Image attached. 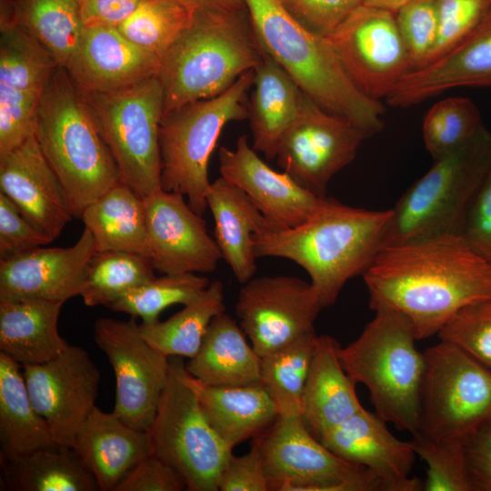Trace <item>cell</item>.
Instances as JSON below:
<instances>
[{"mask_svg": "<svg viewBox=\"0 0 491 491\" xmlns=\"http://www.w3.org/2000/svg\"><path fill=\"white\" fill-rule=\"evenodd\" d=\"M363 278L370 308L405 314L417 340L437 335L464 306L491 297V263L456 233L385 247Z\"/></svg>", "mask_w": 491, "mask_h": 491, "instance_id": "cell-1", "label": "cell"}, {"mask_svg": "<svg viewBox=\"0 0 491 491\" xmlns=\"http://www.w3.org/2000/svg\"><path fill=\"white\" fill-rule=\"evenodd\" d=\"M391 215L346 205L327 197L306 223L292 228H272L253 235L257 257H282L304 268L322 307L333 306L346 283L364 275L382 250L384 231Z\"/></svg>", "mask_w": 491, "mask_h": 491, "instance_id": "cell-2", "label": "cell"}, {"mask_svg": "<svg viewBox=\"0 0 491 491\" xmlns=\"http://www.w3.org/2000/svg\"><path fill=\"white\" fill-rule=\"evenodd\" d=\"M244 2L265 52L310 99L350 121L366 137L383 129V105L356 86L326 37L302 25L281 0Z\"/></svg>", "mask_w": 491, "mask_h": 491, "instance_id": "cell-3", "label": "cell"}, {"mask_svg": "<svg viewBox=\"0 0 491 491\" xmlns=\"http://www.w3.org/2000/svg\"><path fill=\"white\" fill-rule=\"evenodd\" d=\"M244 10L195 13L160 61L163 114L215 96L259 65L266 52Z\"/></svg>", "mask_w": 491, "mask_h": 491, "instance_id": "cell-4", "label": "cell"}, {"mask_svg": "<svg viewBox=\"0 0 491 491\" xmlns=\"http://www.w3.org/2000/svg\"><path fill=\"white\" fill-rule=\"evenodd\" d=\"M35 135L74 217L121 180L86 101L62 66L43 93Z\"/></svg>", "mask_w": 491, "mask_h": 491, "instance_id": "cell-5", "label": "cell"}, {"mask_svg": "<svg viewBox=\"0 0 491 491\" xmlns=\"http://www.w3.org/2000/svg\"><path fill=\"white\" fill-rule=\"evenodd\" d=\"M360 336L338 351L340 363L356 384L369 392L376 414L398 430L418 432L426 370L424 352L416 346L409 318L390 307H378Z\"/></svg>", "mask_w": 491, "mask_h": 491, "instance_id": "cell-6", "label": "cell"}, {"mask_svg": "<svg viewBox=\"0 0 491 491\" xmlns=\"http://www.w3.org/2000/svg\"><path fill=\"white\" fill-rule=\"evenodd\" d=\"M491 166V131L484 125L399 198L386 225L382 249L433 235L459 234L469 205Z\"/></svg>", "mask_w": 491, "mask_h": 491, "instance_id": "cell-7", "label": "cell"}, {"mask_svg": "<svg viewBox=\"0 0 491 491\" xmlns=\"http://www.w3.org/2000/svg\"><path fill=\"white\" fill-rule=\"evenodd\" d=\"M254 76L255 70H250L223 93L185 104L161 118V188L185 196L201 215L207 208L211 154L227 123L248 119L247 95Z\"/></svg>", "mask_w": 491, "mask_h": 491, "instance_id": "cell-8", "label": "cell"}, {"mask_svg": "<svg viewBox=\"0 0 491 491\" xmlns=\"http://www.w3.org/2000/svg\"><path fill=\"white\" fill-rule=\"evenodd\" d=\"M82 95L121 181L141 198L161 189L158 133L164 94L156 75L116 91Z\"/></svg>", "mask_w": 491, "mask_h": 491, "instance_id": "cell-9", "label": "cell"}, {"mask_svg": "<svg viewBox=\"0 0 491 491\" xmlns=\"http://www.w3.org/2000/svg\"><path fill=\"white\" fill-rule=\"evenodd\" d=\"M166 386L148 432L153 454L174 467L189 491H217L232 450L208 423L184 375L183 357L172 356Z\"/></svg>", "mask_w": 491, "mask_h": 491, "instance_id": "cell-10", "label": "cell"}, {"mask_svg": "<svg viewBox=\"0 0 491 491\" xmlns=\"http://www.w3.org/2000/svg\"><path fill=\"white\" fill-rule=\"evenodd\" d=\"M424 356L418 432L466 445L491 424V371L443 341L426 348Z\"/></svg>", "mask_w": 491, "mask_h": 491, "instance_id": "cell-11", "label": "cell"}, {"mask_svg": "<svg viewBox=\"0 0 491 491\" xmlns=\"http://www.w3.org/2000/svg\"><path fill=\"white\" fill-rule=\"evenodd\" d=\"M255 440L262 453L270 490L387 491L371 470L326 448L301 416H278L274 426Z\"/></svg>", "mask_w": 491, "mask_h": 491, "instance_id": "cell-12", "label": "cell"}, {"mask_svg": "<svg viewBox=\"0 0 491 491\" xmlns=\"http://www.w3.org/2000/svg\"><path fill=\"white\" fill-rule=\"evenodd\" d=\"M94 338L115 373L113 413L134 428L148 430L168 380L169 358L146 342L134 317L98 318Z\"/></svg>", "mask_w": 491, "mask_h": 491, "instance_id": "cell-13", "label": "cell"}, {"mask_svg": "<svg viewBox=\"0 0 491 491\" xmlns=\"http://www.w3.org/2000/svg\"><path fill=\"white\" fill-rule=\"evenodd\" d=\"M326 39L366 95L386 97L412 70L392 11L361 5Z\"/></svg>", "mask_w": 491, "mask_h": 491, "instance_id": "cell-14", "label": "cell"}, {"mask_svg": "<svg viewBox=\"0 0 491 491\" xmlns=\"http://www.w3.org/2000/svg\"><path fill=\"white\" fill-rule=\"evenodd\" d=\"M365 138L350 121L326 111L305 94L276 158L299 185L325 196L332 177L355 159Z\"/></svg>", "mask_w": 491, "mask_h": 491, "instance_id": "cell-15", "label": "cell"}, {"mask_svg": "<svg viewBox=\"0 0 491 491\" xmlns=\"http://www.w3.org/2000/svg\"><path fill=\"white\" fill-rule=\"evenodd\" d=\"M321 309L311 283L293 276L252 278L235 303L241 328L261 357L314 332Z\"/></svg>", "mask_w": 491, "mask_h": 491, "instance_id": "cell-16", "label": "cell"}, {"mask_svg": "<svg viewBox=\"0 0 491 491\" xmlns=\"http://www.w3.org/2000/svg\"><path fill=\"white\" fill-rule=\"evenodd\" d=\"M60 65L16 24H1L0 155L35 133L45 88Z\"/></svg>", "mask_w": 491, "mask_h": 491, "instance_id": "cell-17", "label": "cell"}, {"mask_svg": "<svg viewBox=\"0 0 491 491\" xmlns=\"http://www.w3.org/2000/svg\"><path fill=\"white\" fill-rule=\"evenodd\" d=\"M31 401L56 444L71 446L95 407L100 371L85 349L69 345L43 364L23 366Z\"/></svg>", "mask_w": 491, "mask_h": 491, "instance_id": "cell-18", "label": "cell"}, {"mask_svg": "<svg viewBox=\"0 0 491 491\" xmlns=\"http://www.w3.org/2000/svg\"><path fill=\"white\" fill-rule=\"evenodd\" d=\"M184 197L161 188L143 198L149 259L164 275L213 272L221 252Z\"/></svg>", "mask_w": 491, "mask_h": 491, "instance_id": "cell-19", "label": "cell"}, {"mask_svg": "<svg viewBox=\"0 0 491 491\" xmlns=\"http://www.w3.org/2000/svg\"><path fill=\"white\" fill-rule=\"evenodd\" d=\"M221 176L241 188L260 212L279 228L296 227L309 220L327 196L303 187L287 173L277 172L263 161L241 135L234 149H219Z\"/></svg>", "mask_w": 491, "mask_h": 491, "instance_id": "cell-20", "label": "cell"}, {"mask_svg": "<svg viewBox=\"0 0 491 491\" xmlns=\"http://www.w3.org/2000/svg\"><path fill=\"white\" fill-rule=\"evenodd\" d=\"M96 252L86 227L68 247H36L0 261V300L65 302L80 296L87 266Z\"/></svg>", "mask_w": 491, "mask_h": 491, "instance_id": "cell-21", "label": "cell"}, {"mask_svg": "<svg viewBox=\"0 0 491 491\" xmlns=\"http://www.w3.org/2000/svg\"><path fill=\"white\" fill-rule=\"evenodd\" d=\"M0 190L27 221L53 241L74 217L35 135L0 155Z\"/></svg>", "mask_w": 491, "mask_h": 491, "instance_id": "cell-22", "label": "cell"}, {"mask_svg": "<svg viewBox=\"0 0 491 491\" xmlns=\"http://www.w3.org/2000/svg\"><path fill=\"white\" fill-rule=\"evenodd\" d=\"M386 424L363 407L319 440L340 458L371 470L387 491L423 490V483L410 476L416 456L410 441L394 436Z\"/></svg>", "mask_w": 491, "mask_h": 491, "instance_id": "cell-23", "label": "cell"}, {"mask_svg": "<svg viewBox=\"0 0 491 491\" xmlns=\"http://www.w3.org/2000/svg\"><path fill=\"white\" fill-rule=\"evenodd\" d=\"M160 58L132 43L117 27L85 26L65 68L82 95L125 88L157 74Z\"/></svg>", "mask_w": 491, "mask_h": 491, "instance_id": "cell-24", "label": "cell"}, {"mask_svg": "<svg viewBox=\"0 0 491 491\" xmlns=\"http://www.w3.org/2000/svg\"><path fill=\"white\" fill-rule=\"evenodd\" d=\"M460 86L491 87V9L454 48L406 74L386 99L407 107Z\"/></svg>", "mask_w": 491, "mask_h": 491, "instance_id": "cell-25", "label": "cell"}, {"mask_svg": "<svg viewBox=\"0 0 491 491\" xmlns=\"http://www.w3.org/2000/svg\"><path fill=\"white\" fill-rule=\"evenodd\" d=\"M72 448L100 491H115L139 462L153 454L148 430L134 428L96 406L81 426Z\"/></svg>", "mask_w": 491, "mask_h": 491, "instance_id": "cell-26", "label": "cell"}, {"mask_svg": "<svg viewBox=\"0 0 491 491\" xmlns=\"http://www.w3.org/2000/svg\"><path fill=\"white\" fill-rule=\"evenodd\" d=\"M184 377L196 394L208 423L231 450L249 438L263 436L278 417L260 381L241 386H215L195 378L187 370Z\"/></svg>", "mask_w": 491, "mask_h": 491, "instance_id": "cell-27", "label": "cell"}, {"mask_svg": "<svg viewBox=\"0 0 491 491\" xmlns=\"http://www.w3.org/2000/svg\"><path fill=\"white\" fill-rule=\"evenodd\" d=\"M205 201L213 215L215 240L222 258L244 285L256 270L253 235L278 226L264 216L241 188L222 176L210 183Z\"/></svg>", "mask_w": 491, "mask_h": 491, "instance_id": "cell-28", "label": "cell"}, {"mask_svg": "<svg viewBox=\"0 0 491 491\" xmlns=\"http://www.w3.org/2000/svg\"><path fill=\"white\" fill-rule=\"evenodd\" d=\"M339 343L329 335L317 336L306 377L302 419L317 439L363 408L356 384L344 370Z\"/></svg>", "mask_w": 491, "mask_h": 491, "instance_id": "cell-29", "label": "cell"}, {"mask_svg": "<svg viewBox=\"0 0 491 491\" xmlns=\"http://www.w3.org/2000/svg\"><path fill=\"white\" fill-rule=\"evenodd\" d=\"M63 305L43 299L0 300V353L22 366L59 356L69 346L57 328Z\"/></svg>", "mask_w": 491, "mask_h": 491, "instance_id": "cell-30", "label": "cell"}, {"mask_svg": "<svg viewBox=\"0 0 491 491\" xmlns=\"http://www.w3.org/2000/svg\"><path fill=\"white\" fill-rule=\"evenodd\" d=\"M305 93L291 75L266 53L255 70L248 100L253 148L276 157L279 143L298 115Z\"/></svg>", "mask_w": 491, "mask_h": 491, "instance_id": "cell-31", "label": "cell"}, {"mask_svg": "<svg viewBox=\"0 0 491 491\" xmlns=\"http://www.w3.org/2000/svg\"><path fill=\"white\" fill-rule=\"evenodd\" d=\"M187 372L215 386H241L260 381L261 356L236 322L225 312L211 321L197 354L185 364Z\"/></svg>", "mask_w": 491, "mask_h": 491, "instance_id": "cell-32", "label": "cell"}, {"mask_svg": "<svg viewBox=\"0 0 491 491\" xmlns=\"http://www.w3.org/2000/svg\"><path fill=\"white\" fill-rule=\"evenodd\" d=\"M81 219L96 252L124 251L149 258L143 198L119 181L85 209Z\"/></svg>", "mask_w": 491, "mask_h": 491, "instance_id": "cell-33", "label": "cell"}, {"mask_svg": "<svg viewBox=\"0 0 491 491\" xmlns=\"http://www.w3.org/2000/svg\"><path fill=\"white\" fill-rule=\"evenodd\" d=\"M1 459H13L56 445L35 408L20 365L0 353Z\"/></svg>", "mask_w": 491, "mask_h": 491, "instance_id": "cell-34", "label": "cell"}, {"mask_svg": "<svg viewBox=\"0 0 491 491\" xmlns=\"http://www.w3.org/2000/svg\"><path fill=\"white\" fill-rule=\"evenodd\" d=\"M1 24H16L64 68L73 58L85 28L77 0H5Z\"/></svg>", "mask_w": 491, "mask_h": 491, "instance_id": "cell-35", "label": "cell"}, {"mask_svg": "<svg viewBox=\"0 0 491 491\" xmlns=\"http://www.w3.org/2000/svg\"><path fill=\"white\" fill-rule=\"evenodd\" d=\"M4 486L12 491H97L100 487L71 446L54 445L1 459Z\"/></svg>", "mask_w": 491, "mask_h": 491, "instance_id": "cell-36", "label": "cell"}, {"mask_svg": "<svg viewBox=\"0 0 491 491\" xmlns=\"http://www.w3.org/2000/svg\"><path fill=\"white\" fill-rule=\"evenodd\" d=\"M225 311L224 285L215 280L167 320L142 323L140 331L162 355L190 359L197 354L213 318Z\"/></svg>", "mask_w": 491, "mask_h": 491, "instance_id": "cell-37", "label": "cell"}, {"mask_svg": "<svg viewBox=\"0 0 491 491\" xmlns=\"http://www.w3.org/2000/svg\"><path fill=\"white\" fill-rule=\"evenodd\" d=\"M317 335L308 333L261 357L260 382L278 416L302 417L303 394Z\"/></svg>", "mask_w": 491, "mask_h": 491, "instance_id": "cell-38", "label": "cell"}, {"mask_svg": "<svg viewBox=\"0 0 491 491\" xmlns=\"http://www.w3.org/2000/svg\"><path fill=\"white\" fill-rule=\"evenodd\" d=\"M149 258L124 251L95 252L91 257L80 296L87 306L113 303L125 293L154 279Z\"/></svg>", "mask_w": 491, "mask_h": 491, "instance_id": "cell-39", "label": "cell"}, {"mask_svg": "<svg viewBox=\"0 0 491 491\" xmlns=\"http://www.w3.org/2000/svg\"><path fill=\"white\" fill-rule=\"evenodd\" d=\"M194 15L175 0H143L117 29L132 43L161 59L188 27Z\"/></svg>", "mask_w": 491, "mask_h": 491, "instance_id": "cell-40", "label": "cell"}, {"mask_svg": "<svg viewBox=\"0 0 491 491\" xmlns=\"http://www.w3.org/2000/svg\"><path fill=\"white\" fill-rule=\"evenodd\" d=\"M210 283L195 273L164 275L125 293L110 308L153 323L166 307L195 299Z\"/></svg>", "mask_w": 491, "mask_h": 491, "instance_id": "cell-41", "label": "cell"}, {"mask_svg": "<svg viewBox=\"0 0 491 491\" xmlns=\"http://www.w3.org/2000/svg\"><path fill=\"white\" fill-rule=\"evenodd\" d=\"M483 125L472 100L449 97L435 104L426 113L422 127L424 143L434 160L464 145Z\"/></svg>", "mask_w": 491, "mask_h": 491, "instance_id": "cell-42", "label": "cell"}, {"mask_svg": "<svg viewBox=\"0 0 491 491\" xmlns=\"http://www.w3.org/2000/svg\"><path fill=\"white\" fill-rule=\"evenodd\" d=\"M410 443L416 456L427 466L423 490L474 491L468 471L466 445L433 439L420 432L412 435Z\"/></svg>", "mask_w": 491, "mask_h": 491, "instance_id": "cell-43", "label": "cell"}, {"mask_svg": "<svg viewBox=\"0 0 491 491\" xmlns=\"http://www.w3.org/2000/svg\"><path fill=\"white\" fill-rule=\"evenodd\" d=\"M437 336L491 371V297L458 310Z\"/></svg>", "mask_w": 491, "mask_h": 491, "instance_id": "cell-44", "label": "cell"}, {"mask_svg": "<svg viewBox=\"0 0 491 491\" xmlns=\"http://www.w3.org/2000/svg\"><path fill=\"white\" fill-rule=\"evenodd\" d=\"M396 12L397 27L412 70L423 67L428 63L437 38V0H413Z\"/></svg>", "mask_w": 491, "mask_h": 491, "instance_id": "cell-45", "label": "cell"}, {"mask_svg": "<svg viewBox=\"0 0 491 491\" xmlns=\"http://www.w3.org/2000/svg\"><path fill=\"white\" fill-rule=\"evenodd\" d=\"M490 9L491 0H437V38L427 64L464 40Z\"/></svg>", "mask_w": 491, "mask_h": 491, "instance_id": "cell-46", "label": "cell"}, {"mask_svg": "<svg viewBox=\"0 0 491 491\" xmlns=\"http://www.w3.org/2000/svg\"><path fill=\"white\" fill-rule=\"evenodd\" d=\"M53 240L34 226L15 205L0 193V258L6 259L46 246Z\"/></svg>", "mask_w": 491, "mask_h": 491, "instance_id": "cell-47", "label": "cell"}, {"mask_svg": "<svg viewBox=\"0 0 491 491\" xmlns=\"http://www.w3.org/2000/svg\"><path fill=\"white\" fill-rule=\"evenodd\" d=\"M306 29L326 37L342 24L363 0H281Z\"/></svg>", "mask_w": 491, "mask_h": 491, "instance_id": "cell-48", "label": "cell"}, {"mask_svg": "<svg viewBox=\"0 0 491 491\" xmlns=\"http://www.w3.org/2000/svg\"><path fill=\"white\" fill-rule=\"evenodd\" d=\"M459 235L491 263V166L469 205Z\"/></svg>", "mask_w": 491, "mask_h": 491, "instance_id": "cell-49", "label": "cell"}, {"mask_svg": "<svg viewBox=\"0 0 491 491\" xmlns=\"http://www.w3.org/2000/svg\"><path fill=\"white\" fill-rule=\"evenodd\" d=\"M220 491H268L259 445L254 440L249 451L240 456L233 454L225 465L218 482Z\"/></svg>", "mask_w": 491, "mask_h": 491, "instance_id": "cell-50", "label": "cell"}, {"mask_svg": "<svg viewBox=\"0 0 491 491\" xmlns=\"http://www.w3.org/2000/svg\"><path fill=\"white\" fill-rule=\"evenodd\" d=\"M186 485L181 475L154 454L139 462L115 491H181Z\"/></svg>", "mask_w": 491, "mask_h": 491, "instance_id": "cell-51", "label": "cell"}, {"mask_svg": "<svg viewBox=\"0 0 491 491\" xmlns=\"http://www.w3.org/2000/svg\"><path fill=\"white\" fill-rule=\"evenodd\" d=\"M474 491H491V424L483 426L466 445Z\"/></svg>", "mask_w": 491, "mask_h": 491, "instance_id": "cell-52", "label": "cell"}, {"mask_svg": "<svg viewBox=\"0 0 491 491\" xmlns=\"http://www.w3.org/2000/svg\"><path fill=\"white\" fill-rule=\"evenodd\" d=\"M143 0H85L81 9L85 26L117 27L127 19Z\"/></svg>", "mask_w": 491, "mask_h": 491, "instance_id": "cell-53", "label": "cell"}, {"mask_svg": "<svg viewBox=\"0 0 491 491\" xmlns=\"http://www.w3.org/2000/svg\"><path fill=\"white\" fill-rule=\"evenodd\" d=\"M188 10L195 13L205 10L246 9L244 0H175Z\"/></svg>", "mask_w": 491, "mask_h": 491, "instance_id": "cell-54", "label": "cell"}, {"mask_svg": "<svg viewBox=\"0 0 491 491\" xmlns=\"http://www.w3.org/2000/svg\"><path fill=\"white\" fill-rule=\"evenodd\" d=\"M411 1L413 0H363V5L394 12Z\"/></svg>", "mask_w": 491, "mask_h": 491, "instance_id": "cell-55", "label": "cell"}, {"mask_svg": "<svg viewBox=\"0 0 491 491\" xmlns=\"http://www.w3.org/2000/svg\"><path fill=\"white\" fill-rule=\"evenodd\" d=\"M79 5H80V8L82 9V7L84 6L85 3V0H77Z\"/></svg>", "mask_w": 491, "mask_h": 491, "instance_id": "cell-56", "label": "cell"}]
</instances>
